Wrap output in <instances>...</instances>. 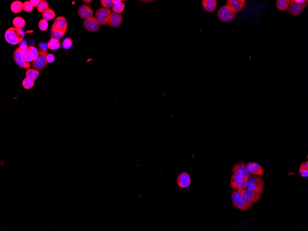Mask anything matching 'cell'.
<instances>
[{"mask_svg":"<svg viewBox=\"0 0 308 231\" xmlns=\"http://www.w3.org/2000/svg\"><path fill=\"white\" fill-rule=\"evenodd\" d=\"M245 190H246L241 191L240 193L242 194V200H243V203H244V205L246 207L247 210H248V209H250L251 207L252 206V203L250 201L249 198L246 195V191Z\"/></svg>","mask_w":308,"mask_h":231,"instance_id":"26","label":"cell"},{"mask_svg":"<svg viewBox=\"0 0 308 231\" xmlns=\"http://www.w3.org/2000/svg\"><path fill=\"white\" fill-rule=\"evenodd\" d=\"M122 21V16L120 14L112 13L108 25L111 27H117L120 26Z\"/></svg>","mask_w":308,"mask_h":231,"instance_id":"15","label":"cell"},{"mask_svg":"<svg viewBox=\"0 0 308 231\" xmlns=\"http://www.w3.org/2000/svg\"><path fill=\"white\" fill-rule=\"evenodd\" d=\"M190 180V177L189 174L186 172H184L180 174L178 177L177 181H186V180Z\"/></svg>","mask_w":308,"mask_h":231,"instance_id":"39","label":"cell"},{"mask_svg":"<svg viewBox=\"0 0 308 231\" xmlns=\"http://www.w3.org/2000/svg\"><path fill=\"white\" fill-rule=\"evenodd\" d=\"M28 51L32 62L35 61L38 56V51L37 49L33 46H31L28 47Z\"/></svg>","mask_w":308,"mask_h":231,"instance_id":"28","label":"cell"},{"mask_svg":"<svg viewBox=\"0 0 308 231\" xmlns=\"http://www.w3.org/2000/svg\"><path fill=\"white\" fill-rule=\"evenodd\" d=\"M227 3L236 13L243 10L246 5V1L245 0H228L227 1Z\"/></svg>","mask_w":308,"mask_h":231,"instance_id":"13","label":"cell"},{"mask_svg":"<svg viewBox=\"0 0 308 231\" xmlns=\"http://www.w3.org/2000/svg\"><path fill=\"white\" fill-rule=\"evenodd\" d=\"M235 14L234 10L227 4L220 7L218 11L217 16L220 20L222 22H228L233 20Z\"/></svg>","mask_w":308,"mask_h":231,"instance_id":"2","label":"cell"},{"mask_svg":"<svg viewBox=\"0 0 308 231\" xmlns=\"http://www.w3.org/2000/svg\"><path fill=\"white\" fill-rule=\"evenodd\" d=\"M67 28V22L66 19L63 16H59L54 20L51 29L66 32Z\"/></svg>","mask_w":308,"mask_h":231,"instance_id":"11","label":"cell"},{"mask_svg":"<svg viewBox=\"0 0 308 231\" xmlns=\"http://www.w3.org/2000/svg\"><path fill=\"white\" fill-rule=\"evenodd\" d=\"M112 13L109 9L100 8L96 13L95 18L100 25L108 24Z\"/></svg>","mask_w":308,"mask_h":231,"instance_id":"4","label":"cell"},{"mask_svg":"<svg viewBox=\"0 0 308 231\" xmlns=\"http://www.w3.org/2000/svg\"><path fill=\"white\" fill-rule=\"evenodd\" d=\"M125 7V4L122 2L117 4H113L112 6V9L114 13L120 14V13L123 12Z\"/></svg>","mask_w":308,"mask_h":231,"instance_id":"31","label":"cell"},{"mask_svg":"<svg viewBox=\"0 0 308 231\" xmlns=\"http://www.w3.org/2000/svg\"><path fill=\"white\" fill-rule=\"evenodd\" d=\"M231 179V186L233 190H237L244 180L243 173L240 172H233Z\"/></svg>","mask_w":308,"mask_h":231,"instance_id":"10","label":"cell"},{"mask_svg":"<svg viewBox=\"0 0 308 231\" xmlns=\"http://www.w3.org/2000/svg\"><path fill=\"white\" fill-rule=\"evenodd\" d=\"M22 85L25 89L29 90L33 87L34 85V81L26 77L22 82Z\"/></svg>","mask_w":308,"mask_h":231,"instance_id":"30","label":"cell"},{"mask_svg":"<svg viewBox=\"0 0 308 231\" xmlns=\"http://www.w3.org/2000/svg\"><path fill=\"white\" fill-rule=\"evenodd\" d=\"M232 203L234 206L237 209L242 211H247L246 207L244 205L242 200V194L237 190H234L231 194Z\"/></svg>","mask_w":308,"mask_h":231,"instance_id":"5","label":"cell"},{"mask_svg":"<svg viewBox=\"0 0 308 231\" xmlns=\"http://www.w3.org/2000/svg\"><path fill=\"white\" fill-rule=\"evenodd\" d=\"M299 173L302 177H307L308 176V168L306 167L305 163H303L300 165L299 169Z\"/></svg>","mask_w":308,"mask_h":231,"instance_id":"34","label":"cell"},{"mask_svg":"<svg viewBox=\"0 0 308 231\" xmlns=\"http://www.w3.org/2000/svg\"><path fill=\"white\" fill-rule=\"evenodd\" d=\"M24 33L21 29L11 27L8 28L5 33V38L10 45H17L23 41Z\"/></svg>","mask_w":308,"mask_h":231,"instance_id":"1","label":"cell"},{"mask_svg":"<svg viewBox=\"0 0 308 231\" xmlns=\"http://www.w3.org/2000/svg\"><path fill=\"white\" fill-rule=\"evenodd\" d=\"M294 1L297 4L305 8L308 3L307 0H306H306H294Z\"/></svg>","mask_w":308,"mask_h":231,"instance_id":"40","label":"cell"},{"mask_svg":"<svg viewBox=\"0 0 308 231\" xmlns=\"http://www.w3.org/2000/svg\"><path fill=\"white\" fill-rule=\"evenodd\" d=\"M22 48L20 47L16 49L13 54V58L17 65L19 67L25 69H29L31 67V64L25 62L21 56Z\"/></svg>","mask_w":308,"mask_h":231,"instance_id":"6","label":"cell"},{"mask_svg":"<svg viewBox=\"0 0 308 231\" xmlns=\"http://www.w3.org/2000/svg\"><path fill=\"white\" fill-rule=\"evenodd\" d=\"M42 17L43 18V19H45V20L48 21V20H51V19L54 18L56 15L52 9L51 8H49L45 12L42 14Z\"/></svg>","mask_w":308,"mask_h":231,"instance_id":"24","label":"cell"},{"mask_svg":"<svg viewBox=\"0 0 308 231\" xmlns=\"http://www.w3.org/2000/svg\"><path fill=\"white\" fill-rule=\"evenodd\" d=\"M20 46V47L21 48H26V47L27 46L26 41H24V42H21V44Z\"/></svg>","mask_w":308,"mask_h":231,"instance_id":"43","label":"cell"},{"mask_svg":"<svg viewBox=\"0 0 308 231\" xmlns=\"http://www.w3.org/2000/svg\"><path fill=\"white\" fill-rule=\"evenodd\" d=\"M250 173L256 175H263L264 172L262 166L255 162H249L246 164Z\"/></svg>","mask_w":308,"mask_h":231,"instance_id":"12","label":"cell"},{"mask_svg":"<svg viewBox=\"0 0 308 231\" xmlns=\"http://www.w3.org/2000/svg\"><path fill=\"white\" fill-rule=\"evenodd\" d=\"M66 32H65V31L51 29L50 36H51V38H54V39H57V40H60Z\"/></svg>","mask_w":308,"mask_h":231,"instance_id":"25","label":"cell"},{"mask_svg":"<svg viewBox=\"0 0 308 231\" xmlns=\"http://www.w3.org/2000/svg\"><path fill=\"white\" fill-rule=\"evenodd\" d=\"M54 59H55V56L53 55V54H52V53H49L47 56V60L48 62L49 63H52L53 62H54Z\"/></svg>","mask_w":308,"mask_h":231,"instance_id":"41","label":"cell"},{"mask_svg":"<svg viewBox=\"0 0 308 231\" xmlns=\"http://www.w3.org/2000/svg\"><path fill=\"white\" fill-rule=\"evenodd\" d=\"M40 1V0H30V2L33 7H37Z\"/></svg>","mask_w":308,"mask_h":231,"instance_id":"42","label":"cell"},{"mask_svg":"<svg viewBox=\"0 0 308 231\" xmlns=\"http://www.w3.org/2000/svg\"><path fill=\"white\" fill-rule=\"evenodd\" d=\"M21 56H22V59L25 62L29 63L32 62V58L29 54L28 46H26L25 48H22Z\"/></svg>","mask_w":308,"mask_h":231,"instance_id":"29","label":"cell"},{"mask_svg":"<svg viewBox=\"0 0 308 231\" xmlns=\"http://www.w3.org/2000/svg\"><path fill=\"white\" fill-rule=\"evenodd\" d=\"M48 54L47 50L40 49L38 51V56L37 59L33 62L32 64V67L36 70L44 69L48 63L47 60V56Z\"/></svg>","mask_w":308,"mask_h":231,"instance_id":"3","label":"cell"},{"mask_svg":"<svg viewBox=\"0 0 308 231\" xmlns=\"http://www.w3.org/2000/svg\"><path fill=\"white\" fill-rule=\"evenodd\" d=\"M178 186L181 188H186L190 186L191 184V180H186V181H177Z\"/></svg>","mask_w":308,"mask_h":231,"instance_id":"38","label":"cell"},{"mask_svg":"<svg viewBox=\"0 0 308 231\" xmlns=\"http://www.w3.org/2000/svg\"><path fill=\"white\" fill-rule=\"evenodd\" d=\"M78 14L82 19L86 20L93 17V10L90 6L87 5H82L78 9Z\"/></svg>","mask_w":308,"mask_h":231,"instance_id":"9","label":"cell"},{"mask_svg":"<svg viewBox=\"0 0 308 231\" xmlns=\"http://www.w3.org/2000/svg\"><path fill=\"white\" fill-rule=\"evenodd\" d=\"M248 181L251 184L257 185V186H262L263 187H264L265 186L264 181L263 180L261 177L256 175H254V174L250 175Z\"/></svg>","mask_w":308,"mask_h":231,"instance_id":"18","label":"cell"},{"mask_svg":"<svg viewBox=\"0 0 308 231\" xmlns=\"http://www.w3.org/2000/svg\"><path fill=\"white\" fill-rule=\"evenodd\" d=\"M33 6L32 5V4L30 2V1H26L23 3V8L25 12L27 13L31 12L33 10Z\"/></svg>","mask_w":308,"mask_h":231,"instance_id":"36","label":"cell"},{"mask_svg":"<svg viewBox=\"0 0 308 231\" xmlns=\"http://www.w3.org/2000/svg\"><path fill=\"white\" fill-rule=\"evenodd\" d=\"M73 44V41L70 37H66L62 42V47L64 49H68L71 48Z\"/></svg>","mask_w":308,"mask_h":231,"instance_id":"33","label":"cell"},{"mask_svg":"<svg viewBox=\"0 0 308 231\" xmlns=\"http://www.w3.org/2000/svg\"><path fill=\"white\" fill-rule=\"evenodd\" d=\"M121 2H122V1H120V0H113V4H119Z\"/></svg>","mask_w":308,"mask_h":231,"instance_id":"44","label":"cell"},{"mask_svg":"<svg viewBox=\"0 0 308 231\" xmlns=\"http://www.w3.org/2000/svg\"><path fill=\"white\" fill-rule=\"evenodd\" d=\"M305 163V165H306V167L307 168H308V160H306V162H305V163Z\"/></svg>","mask_w":308,"mask_h":231,"instance_id":"45","label":"cell"},{"mask_svg":"<svg viewBox=\"0 0 308 231\" xmlns=\"http://www.w3.org/2000/svg\"><path fill=\"white\" fill-rule=\"evenodd\" d=\"M48 48L51 50H57L61 46V43L59 40L54 39V38H51L48 42L47 45Z\"/></svg>","mask_w":308,"mask_h":231,"instance_id":"21","label":"cell"},{"mask_svg":"<svg viewBox=\"0 0 308 231\" xmlns=\"http://www.w3.org/2000/svg\"><path fill=\"white\" fill-rule=\"evenodd\" d=\"M49 3L45 0H41L37 7V11L43 14L49 9Z\"/></svg>","mask_w":308,"mask_h":231,"instance_id":"27","label":"cell"},{"mask_svg":"<svg viewBox=\"0 0 308 231\" xmlns=\"http://www.w3.org/2000/svg\"><path fill=\"white\" fill-rule=\"evenodd\" d=\"M263 188L264 187L262 186H257V185L251 184L248 181H247L246 183V187H245L246 189H250L252 190H258V191L263 190Z\"/></svg>","mask_w":308,"mask_h":231,"instance_id":"32","label":"cell"},{"mask_svg":"<svg viewBox=\"0 0 308 231\" xmlns=\"http://www.w3.org/2000/svg\"><path fill=\"white\" fill-rule=\"evenodd\" d=\"M13 24L16 28L21 29L26 25V21L20 17H16L13 20Z\"/></svg>","mask_w":308,"mask_h":231,"instance_id":"22","label":"cell"},{"mask_svg":"<svg viewBox=\"0 0 308 231\" xmlns=\"http://www.w3.org/2000/svg\"><path fill=\"white\" fill-rule=\"evenodd\" d=\"M26 77L35 81L39 75V72L36 69H29L26 71Z\"/></svg>","mask_w":308,"mask_h":231,"instance_id":"23","label":"cell"},{"mask_svg":"<svg viewBox=\"0 0 308 231\" xmlns=\"http://www.w3.org/2000/svg\"><path fill=\"white\" fill-rule=\"evenodd\" d=\"M288 11L292 15L296 16L304 11L305 8L297 4L294 0L290 1V5L288 8Z\"/></svg>","mask_w":308,"mask_h":231,"instance_id":"16","label":"cell"},{"mask_svg":"<svg viewBox=\"0 0 308 231\" xmlns=\"http://www.w3.org/2000/svg\"><path fill=\"white\" fill-rule=\"evenodd\" d=\"M290 4L289 0H277L276 1V6L280 11H285L288 9Z\"/></svg>","mask_w":308,"mask_h":231,"instance_id":"20","label":"cell"},{"mask_svg":"<svg viewBox=\"0 0 308 231\" xmlns=\"http://www.w3.org/2000/svg\"><path fill=\"white\" fill-rule=\"evenodd\" d=\"M101 3L103 8L107 9L113 6V1L112 0H101Z\"/></svg>","mask_w":308,"mask_h":231,"instance_id":"37","label":"cell"},{"mask_svg":"<svg viewBox=\"0 0 308 231\" xmlns=\"http://www.w3.org/2000/svg\"><path fill=\"white\" fill-rule=\"evenodd\" d=\"M83 2L85 3H90L91 2H92V1H91V0H90V1H85V0H84V1H83Z\"/></svg>","mask_w":308,"mask_h":231,"instance_id":"46","label":"cell"},{"mask_svg":"<svg viewBox=\"0 0 308 231\" xmlns=\"http://www.w3.org/2000/svg\"><path fill=\"white\" fill-rule=\"evenodd\" d=\"M38 26H39V28L40 30L42 31H46L48 28V22L47 20H45V19H41L39 21Z\"/></svg>","mask_w":308,"mask_h":231,"instance_id":"35","label":"cell"},{"mask_svg":"<svg viewBox=\"0 0 308 231\" xmlns=\"http://www.w3.org/2000/svg\"><path fill=\"white\" fill-rule=\"evenodd\" d=\"M246 194L249 198L252 203H257L262 198L263 190H254L250 189H246Z\"/></svg>","mask_w":308,"mask_h":231,"instance_id":"14","label":"cell"},{"mask_svg":"<svg viewBox=\"0 0 308 231\" xmlns=\"http://www.w3.org/2000/svg\"><path fill=\"white\" fill-rule=\"evenodd\" d=\"M83 26L87 31L91 32H95L98 31L101 27V25L95 17H92L83 22Z\"/></svg>","mask_w":308,"mask_h":231,"instance_id":"7","label":"cell"},{"mask_svg":"<svg viewBox=\"0 0 308 231\" xmlns=\"http://www.w3.org/2000/svg\"><path fill=\"white\" fill-rule=\"evenodd\" d=\"M202 4L203 9L206 11L211 13L216 10L217 1L216 0H203Z\"/></svg>","mask_w":308,"mask_h":231,"instance_id":"17","label":"cell"},{"mask_svg":"<svg viewBox=\"0 0 308 231\" xmlns=\"http://www.w3.org/2000/svg\"><path fill=\"white\" fill-rule=\"evenodd\" d=\"M11 11L15 14L20 13L23 8V3L19 1L13 2L10 6Z\"/></svg>","mask_w":308,"mask_h":231,"instance_id":"19","label":"cell"},{"mask_svg":"<svg viewBox=\"0 0 308 231\" xmlns=\"http://www.w3.org/2000/svg\"><path fill=\"white\" fill-rule=\"evenodd\" d=\"M236 171L240 172L243 173L244 176V180L243 182L246 183L250 175V173L248 169L246 164L243 161H240L238 163H236L233 167V172Z\"/></svg>","mask_w":308,"mask_h":231,"instance_id":"8","label":"cell"}]
</instances>
